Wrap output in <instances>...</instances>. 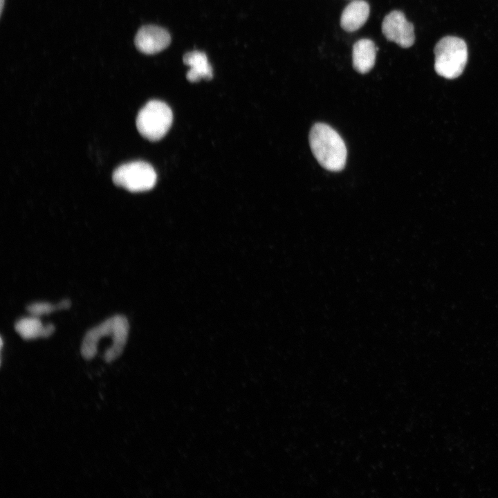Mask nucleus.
<instances>
[{
  "mask_svg": "<svg viewBox=\"0 0 498 498\" xmlns=\"http://www.w3.org/2000/svg\"><path fill=\"white\" fill-rule=\"evenodd\" d=\"M2 347H3V340H2V338H1V347L2 348Z\"/></svg>",
  "mask_w": 498,
  "mask_h": 498,
  "instance_id": "4468645a",
  "label": "nucleus"
},
{
  "mask_svg": "<svg viewBox=\"0 0 498 498\" xmlns=\"http://www.w3.org/2000/svg\"><path fill=\"white\" fill-rule=\"evenodd\" d=\"M183 61L190 68L186 75L190 82H194L201 79H212V68L203 52L199 50L188 52L184 55Z\"/></svg>",
  "mask_w": 498,
  "mask_h": 498,
  "instance_id": "9d476101",
  "label": "nucleus"
},
{
  "mask_svg": "<svg viewBox=\"0 0 498 498\" xmlns=\"http://www.w3.org/2000/svg\"><path fill=\"white\" fill-rule=\"evenodd\" d=\"M15 329L22 338L32 340L50 336L55 331V326L53 324L44 326L37 316L33 315L19 320L15 324Z\"/></svg>",
  "mask_w": 498,
  "mask_h": 498,
  "instance_id": "9b49d317",
  "label": "nucleus"
},
{
  "mask_svg": "<svg viewBox=\"0 0 498 498\" xmlns=\"http://www.w3.org/2000/svg\"><path fill=\"white\" fill-rule=\"evenodd\" d=\"M171 42L169 33L164 28L147 25L141 27L134 39L137 49L145 54H154L166 48Z\"/></svg>",
  "mask_w": 498,
  "mask_h": 498,
  "instance_id": "0eeeda50",
  "label": "nucleus"
},
{
  "mask_svg": "<svg viewBox=\"0 0 498 498\" xmlns=\"http://www.w3.org/2000/svg\"><path fill=\"white\" fill-rule=\"evenodd\" d=\"M172 119L169 107L164 102L153 100L140 110L136 118V127L143 137L156 141L167 132Z\"/></svg>",
  "mask_w": 498,
  "mask_h": 498,
  "instance_id": "7ed1b4c3",
  "label": "nucleus"
},
{
  "mask_svg": "<svg viewBox=\"0 0 498 498\" xmlns=\"http://www.w3.org/2000/svg\"><path fill=\"white\" fill-rule=\"evenodd\" d=\"M369 6L364 0H354L349 3L341 15L340 26L347 32L360 28L369 15Z\"/></svg>",
  "mask_w": 498,
  "mask_h": 498,
  "instance_id": "6e6552de",
  "label": "nucleus"
},
{
  "mask_svg": "<svg viewBox=\"0 0 498 498\" xmlns=\"http://www.w3.org/2000/svg\"><path fill=\"white\" fill-rule=\"evenodd\" d=\"M4 2H5V0H0V11H1V14L2 12H3V6H4Z\"/></svg>",
  "mask_w": 498,
  "mask_h": 498,
  "instance_id": "ddd939ff",
  "label": "nucleus"
},
{
  "mask_svg": "<svg viewBox=\"0 0 498 498\" xmlns=\"http://www.w3.org/2000/svg\"><path fill=\"white\" fill-rule=\"evenodd\" d=\"M112 180L116 185L129 192H143L155 185L156 174L149 163L135 161L118 167L113 173Z\"/></svg>",
  "mask_w": 498,
  "mask_h": 498,
  "instance_id": "20e7f679",
  "label": "nucleus"
},
{
  "mask_svg": "<svg viewBox=\"0 0 498 498\" xmlns=\"http://www.w3.org/2000/svg\"><path fill=\"white\" fill-rule=\"evenodd\" d=\"M129 329L127 317L116 315L87 331L82 341L81 353L86 359H91L97 353V345L102 336L115 335L119 331Z\"/></svg>",
  "mask_w": 498,
  "mask_h": 498,
  "instance_id": "39448f33",
  "label": "nucleus"
},
{
  "mask_svg": "<svg viewBox=\"0 0 498 498\" xmlns=\"http://www.w3.org/2000/svg\"><path fill=\"white\" fill-rule=\"evenodd\" d=\"M71 306V301L63 299L58 304L53 305L48 302H39L33 303L27 306V311L33 316H40L50 313L56 310L68 308Z\"/></svg>",
  "mask_w": 498,
  "mask_h": 498,
  "instance_id": "f8f14e48",
  "label": "nucleus"
},
{
  "mask_svg": "<svg viewBox=\"0 0 498 498\" xmlns=\"http://www.w3.org/2000/svg\"><path fill=\"white\" fill-rule=\"evenodd\" d=\"M309 142L314 156L324 168L333 172L344 168L347 147L340 136L331 127L324 123L313 125Z\"/></svg>",
  "mask_w": 498,
  "mask_h": 498,
  "instance_id": "f257e3e1",
  "label": "nucleus"
},
{
  "mask_svg": "<svg viewBox=\"0 0 498 498\" xmlns=\"http://www.w3.org/2000/svg\"><path fill=\"white\" fill-rule=\"evenodd\" d=\"M382 32L387 40L403 48H409L414 43V26L400 10H393L385 17Z\"/></svg>",
  "mask_w": 498,
  "mask_h": 498,
  "instance_id": "423d86ee",
  "label": "nucleus"
},
{
  "mask_svg": "<svg viewBox=\"0 0 498 498\" xmlns=\"http://www.w3.org/2000/svg\"><path fill=\"white\" fill-rule=\"evenodd\" d=\"M377 48L373 41L361 39L353 46L352 59L353 68L365 74L370 71L376 62Z\"/></svg>",
  "mask_w": 498,
  "mask_h": 498,
  "instance_id": "1a4fd4ad",
  "label": "nucleus"
},
{
  "mask_svg": "<svg viewBox=\"0 0 498 498\" xmlns=\"http://www.w3.org/2000/svg\"><path fill=\"white\" fill-rule=\"evenodd\" d=\"M434 69L436 73L446 79H454L460 76L468 60V48L464 40L446 36L436 44Z\"/></svg>",
  "mask_w": 498,
  "mask_h": 498,
  "instance_id": "f03ea898",
  "label": "nucleus"
}]
</instances>
